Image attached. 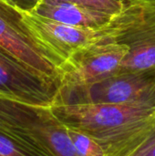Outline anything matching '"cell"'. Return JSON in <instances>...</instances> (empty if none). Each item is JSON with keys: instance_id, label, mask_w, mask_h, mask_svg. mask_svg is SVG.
Here are the masks:
<instances>
[{"instance_id": "obj_1", "label": "cell", "mask_w": 155, "mask_h": 156, "mask_svg": "<svg viewBox=\"0 0 155 156\" xmlns=\"http://www.w3.org/2000/svg\"><path fill=\"white\" fill-rule=\"evenodd\" d=\"M112 40L128 48L119 72L155 69V0L128 3L108 23Z\"/></svg>"}, {"instance_id": "obj_2", "label": "cell", "mask_w": 155, "mask_h": 156, "mask_svg": "<svg viewBox=\"0 0 155 156\" xmlns=\"http://www.w3.org/2000/svg\"><path fill=\"white\" fill-rule=\"evenodd\" d=\"M18 24L46 58L58 68L73 52L104 41H113L108 23L79 27L56 22L18 8Z\"/></svg>"}, {"instance_id": "obj_3", "label": "cell", "mask_w": 155, "mask_h": 156, "mask_svg": "<svg viewBox=\"0 0 155 156\" xmlns=\"http://www.w3.org/2000/svg\"><path fill=\"white\" fill-rule=\"evenodd\" d=\"M128 48L115 41H104L80 48L58 66L55 96L88 87L120 71Z\"/></svg>"}, {"instance_id": "obj_4", "label": "cell", "mask_w": 155, "mask_h": 156, "mask_svg": "<svg viewBox=\"0 0 155 156\" xmlns=\"http://www.w3.org/2000/svg\"><path fill=\"white\" fill-rule=\"evenodd\" d=\"M53 102L155 106V69L118 72L88 87L57 95Z\"/></svg>"}, {"instance_id": "obj_5", "label": "cell", "mask_w": 155, "mask_h": 156, "mask_svg": "<svg viewBox=\"0 0 155 156\" xmlns=\"http://www.w3.org/2000/svg\"><path fill=\"white\" fill-rule=\"evenodd\" d=\"M57 90L0 51V98L32 107H48Z\"/></svg>"}, {"instance_id": "obj_6", "label": "cell", "mask_w": 155, "mask_h": 156, "mask_svg": "<svg viewBox=\"0 0 155 156\" xmlns=\"http://www.w3.org/2000/svg\"><path fill=\"white\" fill-rule=\"evenodd\" d=\"M0 51L58 89V70L18 24L0 15Z\"/></svg>"}, {"instance_id": "obj_7", "label": "cell", "mask_w": 155, "mask_h": 156, "mask_svg": "<svg viewBox=\"0 0 155 156\" xmlns=\"http://www.w3.org/2000/svg\"><path fill=\"white\" fill-rule=\"evenodd\" d=\"M28 11L56 22L79 27H100L110 22L114 16L94 8L64 2L37 1Z\"/></svg>"}, {"instance_id": "obj_8", "label": "cell", "mask_w": 155, "mask_h": 156, "mask_svg": "<svg viewBox=\"0 0 155 156\" xmlns=\"http://www.w3.org/2000/svg\"><path fill=\"white\" fill-rule=\"evenodd\" d=\"M64 128L78 156H107L103 147L89 135L66 126Z\"/></svg>"}, {"instance_id": "obj_9", "label": "cell", "mask_w": 155, "mask_h": 156, "mask_svg": "<svg viewBox=\"0 0 155 156\" xmlns=\"http://www.w3.org/2000/svg\"><path fill=\"white\" fill-rule=\"evenodd\" d=\"M44 2H64L94 8L111 15L119 13L127 4L116 0H37Z\"/></svg>"}, {"instance_id": "obj_10", "label": "cell", "mask_w": 155, "mask_h": 156, "mask_svg": "<svg viewBox=\"0 0 155 156\" xmlns=\"http://www.w3.org/2000/svg\"><path fill=\"white\" fill-rule=\"evenodd\" d=\"M0 156H41L21 142L0 133Z\"/></svg>"}, {"instance_id": "obj_11", "label": "cell", "mask_w": 155, "mask_h": 156, "mask_svg": "<svg viewBox=\"0 0 155 156\" xmlns=\"http://www.w3.org/2000/svg\"><path fill=\"white\" fill-rule=\"evenodd\" d=\"M121 156H155V129Z\"/></svg>"}, {"instance_id": "obj_12", "label": "cell", "mask_w": 155, "mask_h": 156, "mask_svg": "<svg viewBox=\"0 0 155 156\" xmlns=\"http://www.w3.org/2000/svg\"><path fill=\"white\" fill-rule=\"evenodd\" d=\"M0 15L18 24L19 21L18 7L11 0H0Z\"/></svg>"}, {"instance_id": "obj_13", "label": "cell", "mask_w": 155, "mask_h": 156, "mask_svg": "<svg viewBox=\"0 0 155 156\" xmlns=\"http://www.w3.org/2000/svg\"><path fill=\"white\" fill-rule=\"evenodd\" d=\"M18 8L23 10H30L37 4V0H11Z\"/></svg>"}, {"instance_id": "obj_14", "label": "cell", "mask_w": 155, "mask_h": 156, "mask_svg": "<svg viewBox=\"0 0 155 156\" xmlns=\"http://www.w3.org/2000/svg\"><path fill=\"white\" fill-rule=\"evenodd\" d=\"M116 1H120V2H122V3L128 4V3H131V2H132V1H135V0H116Z\"/></svg>"}]
</instances>
